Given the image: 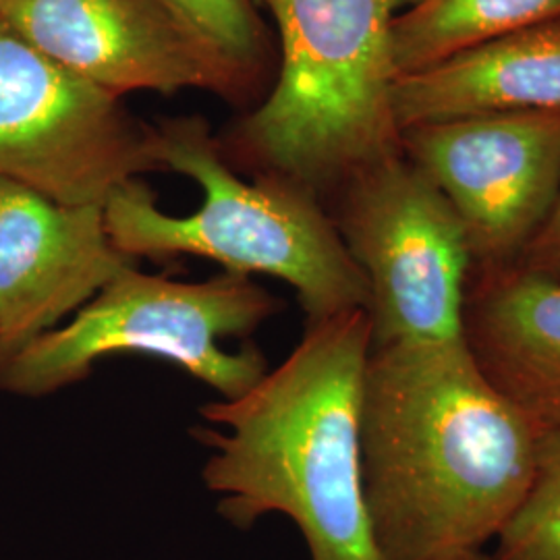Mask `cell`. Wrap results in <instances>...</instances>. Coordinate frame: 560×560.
<instances>
[{
  "mask_svg": "<svg viewBox=\"0 0 560 560\" xmlns=\"http://www.w3.org/2000/svg\"><path fill=\"white\" fill-rule=\"evenodd\" d=\"M372 328L365 310L305 326L287 360L235 399L200 407L191 430L210 457L201 478L222 520L249 529L284 515L310 560H382L361 459Z\"/></svg>",
  "mask_w": 560,
  "mask_h": 560,
  "instance_id": "7a4b0ae2",
  "label": "cell"
},
{
  "mask_svg": "<svg viewBox=\"0 0 560 560\" xmlns=\"http://www.w3.org/2000/svg\"><path fill=\"white\" fill-rule=\"evenodd\" d=\"M0 18L117 98L138 90L235 96L247 80L164 0H9Z\"/></svg>",
  "mask_w": 560,
  "mask_h": 560,
  "instance_id": "9c48e42d",
  "label": "cell"
},
{
  "mask_svg": "<svg viewBox=\"0 0 560 560\" xmlns=\"http://www.w3.org/2000/svg\"><path fill=\"white\" fill-rule=\"evenodd\" d=\"M497 540V560H560V421L541 425L532 480Z\"/></svg>",
  "mask_w": 560,
  "mask_h": 560,
  "instance_id": "5bb4252c",
  "label": "cell"
},
{
  "mask_svg": "<svg viewBox=\"0 0 560 560\" xmlns=\"http://www.w3.org/2000/svg\"><path fill=\"white\" fill-rule=\"evenodd\" d=\"M280 307L252 277L222 272L183 282L133 264L71 320L0 360V390L46 397L85 381L106 358L150 355L235 399L268 372V361L254 345L231 351L224 340L247 339Z\"/></svg>",
  "mask_w": 560,
  "mask_h": 560,
  "instance_id": "5b68a950",
  "label": "cell"
},
{
  "mask_svg": "<svg viewBox=\"0 0 560 560\" xmlns=\"http://www.w3.org/2000/svg\"><path fill=\"white\" fill-rule=\"evenodd\" d=\"M540 428L465 339L372 349L361 459L381 559L459 560L497 538L532 480Z\"/></svg>",
  "mask_w": 560,
  "mask_h": 560,
  "instance_id": "6da1fadb",
  "label": "cell"
},
{
  "mask_svg": "<svg viewBox=\"0 0 560 560\" xmlns=\"http://www.w3.org/2000/svg\"><path fill=\"white\" fill-rule=\"evenodd\" d=\"M150 171L152 129L0 18V177L67 206H104Z\"/></svg>",
  "mask_w": 560,
  "mask_h": 560,
  "instance_id": "52a82bcc",
  "label": "cell"
},
{
  "mask_svg": "<svg viewBox=\"0 0 560 560\" xmlns=\"http://www.w3.org/2000/svg\"><path fill=\"white\" fill-rule=\"evenodd\" d=\"M463 332L486 378L540 425L560 421V280L492 268L465 298Z\"/></svg>",
  "mask_w": 560,
  "mask_h": 560,
  "instance_id": "8fae6325",
  "label": "cell"
},
{
  "mask_svg": "<svg viewBox=\"0 0 560 560\" xmlns=\"http://www.w3.org/2000/svg\"><path fill=\"white\" fill-rule=\"evenodd\" d=\"M4 2H9V0H0V9H2V4H4Z\"/></svg>",
  "mask_w": 560,
  "mask_h": 560,
  "instance_id": "ac0fdd59",
  "label": "cell"
},
{
  "mask_svg": "<svg viewBox=\"0 0 560 560\" xmlns=\"http://www.w3.org/2000/svg\"><path fill=\"white\" fill-rule=\"evenodd\" d=\"M133 264L110 240L104 206H67L0 177V360L78 314Z\"/></svg>",
  "mask_w": 560,
  "mask_h": 560,
  "instance_id": "30bf717a",
  "label": "cell"
},
{
  "mask_svg": "<svg viewBox=\"0 0 560 560\" xmlns=\"http://www.w3.org/2000/svg\"><path fill=\"white\" fill-rule=\"evenodd\" d=\"M560 110V15L483 44L393 88L405 129L486 113Z\"/></svg>",
  "mask_w": 560,
  "mask_h": 560,
  "instance_id": "7c38bea8",
  "label": "cell"
},
{
  "mask_svg": "<svg viewBox=\"0 0 560 560\" xmlns=\"http://www.w3.org/2000/svg\"><path fill=\"white\" fill-rule=\"evenodd\" d=\"M459 560H497L494 555H486L483 550H478V552H471V555H467V557H463Z\"/></svg>",
  "mask_w": 560,
  "mask_h": 560,
  "instance_id": "e0dca14e",
  "label": "cell"
},
{
  "mask_svg": "<svg viewBox=\"0 0 560 560\" xmlns=\"http://www.w3.org/2000/svg\"><path fill=\"white\" fill-rule=\"evenodd\" d=\"M332 221L368 282L372 349L465 339L471 245L413 162L397 152L351 175Z\"/></svg>",
  "mask_w": 560,
  "mask_h": 560,
  "instance_id": "8992f818",
  "label": "cell"
},
{
  "mask_svg": "<svg viewBox=\"0 0 560 560\" xmlns=\"http://www.w3.org/2000/svg\"><path fill=\"white\" fill-rule=\"evenodd\" d=\"M560 15V0H420L393 23L397 80Z\"/></svg>",
  "mask_w": 560,
  "mask_h": 560,
  "instance_id": "4fadbf2b",
  "label": "cell"
},
{
  "mask_svg": "<svg viewBox=\"0 0 560 560\" xmlns=\"http://www.w3.org/2000/svg\"><path fill=\"white\" fill-rule=\"evenodd\" d=\"M407 159L457 212L488 270L520 260L560 191V110L486 113L400 133Z\"/></svg>",
  "mask_w": 560,
  "mask_h": 560,
  "instance_id": "ba28073f",
  "label": "cell"
},
{
  "mask_svg": "<svg viewBox=\"0 0 560 560\" xmlns=\"http://www.w3.org/2000/svg\"><path fill=\"white\" fill-rule=\"evenodd\" d=\"M261 2L282 59L277 88L237 131L243 159L318 194L400 152L390 36L420 0Z\"/></svg>",
  "mask_w": 560,
  "mask_h": 560,
  "instance_id": "277c9868",
  "label": "cell"
},
{
  "mask_svg": "<svg viewBox=\"0 0 560 560\" xmlns=\"http://www.w3.org/2000/svg\"><path fill=\"white\" fill-rule=\"evenodd\" d=\"M201 40L247 78L264 55V25L254 0H164Z\"/></svg>",
  "mask_w": 560,
  "mask_h": 560,
  "instance_id": "9a60e30c",
  "label": "cell"
},
{
  "mask_svg": "<svg viewBox=\"0 0 560 560\" xmlns=\"http://www.w3.org/2000/svg\"><path fill=\"white\" fill-rule=\"evenodd\" d=\"M152 145L159 171L196 180L201 203L173 217L140 179L120 185L104 203V219L125 256H198L224 272L282 280L295 289L307 324L368 307V282L318 194L279 175L241 179L201 119L162 122Z\"/></svg>",
  "mask_w": 560,
  "mask_h": 560,
  "instance_id": "3957f363",
  "label": "cell"
},
{
  "mask_svg": "<svg viewBox=\"0 0 560 560\" xmlns=\"http://www.w3.org/2000/svg\"><path fill=\"white\" fill-rule=\"evenodd\" d=\"M515 264L541 277L560 280V191L548 219Z\"/></svg>",
  "mask_w": 560,
  "mask_h": 560,
  "instance_id": "2e32d148",
  "label": "cell"
}]
</instances>
